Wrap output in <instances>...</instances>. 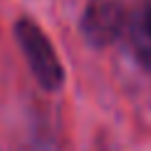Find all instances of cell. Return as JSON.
Wrapping results in <instances>:
<instances>
[{
  "label": "cell",
  "instance_id": "obj_1",
  "mask_svg": "<svg viewBox=\"0 0 151 151\" xmlns=\"http://www.w3.org/2000/svg\"><path fill=\"white\" fill-rule=\"evenodd\" d=\"M15 35L20 40V47L30 62V70L37 77V82L45 89H57L65 74H62L60 60L55 55L52 45H50V40L42 35V30L32 20H20L15 27Z\"/></svg>",
  "mask_w": 151,
  "mask_h": 151
},
{
  "label": "cell",
  "instance_id": "obj_2",
  "mask_svg": "<svg viewBox=\"0 0 151 151\" xmlns=\"http://www.w3.org/2000/svg\"><path fill=\"white\" fill-rule=\"evenodd\" d=\"M124 25V10L114 0H97L87 8V15L82 20L87 40L94 45H106L119 35Z\"/></svg>",
  "mask_w": 151,
  "mask_h": 151
},
{
  "label": "cell",
  "instance_id": "obj_3",
  "mask_svg": "<svg viewBox=\"0 0 151 151\" xmlns=\"http://www.w3.org/2000/svg\"><path fill=\"white\" fill-rule=\"evenodd\" d=\"M131 42H134V50H136V55H139V60L144 62V65L151 67V3L139 12V17L134 20Z\"/></svg>",
  "mask_w": 151,
  "mask_h": 151
}]
</instances>
